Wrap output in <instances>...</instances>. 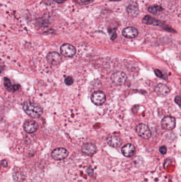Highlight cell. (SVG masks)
I'll list each match as a JSON object with an SVG mask.
<instances>
[{
  "instance_id": "6da1fadb",
  "label": "cell",
  "mask_w": 181,
  "mask_h": 182,
  "mask_svg": "<svg viewBox=\"0 0 181 182\" xmlns=\"http://www.w3.org/2000/svg\"><path fill=\"white\" fill-rule=\"evenodd\" d=\"M22 107L26 114L33 118L39 117L43 112L42 108L39 105L30 101L24 102Z\"/></svg>"
},
{
  "instance_id": "7a4b0ae2",
  "label": "cell",
  "mask_w": 181,
  "mask_h": 182,
  "mask_svg": "<svg viewBox=\"0 0 181 182\" xmlns=\"http://www.w3.org/2000/svg\"><path fill=\"white\" fill-rule=\"evenodd\" d=\"M142 23L144 24L149 25H153L155 26L161 27L165 30L173 32V29L171 28L170 27L167 25H166L165 22H162L160 20H157L154 18H152L150 15H146L143 19H142Z\"/></svg>"
},
{
  "instance_id": "3957f363",
  "label": "cell",
  "mask_w": 181,
  "mask_h": 182,
  "mask_svg": "<svg viewBox=\"0 0 181 182\" xmlns=\"http://www.w3.org/2000/svg\"><path fill=\"white\" fill-rule=\"evenodd\" d=\"M136 132L139 136L144 139H149L151 133L148 126L144 124H140L136 127Z\"/></svg>"
},
{
  "instance_id": "277c9868",
  "label": "cell",
  "mask_w": 181,
  "mask_h": 182,
  "mask_svg": "<svg viewBox=\"0 0 181 182\" xmlns=\"http://www.w3.org/2000/svg\"><path fill=\"white\" fill-rule=\"evenodd\" d=\"M127 79V75L121 71L114 72L111 76L112 81L117 85H122L125 83Z\"/></svg>"
},
{
  "instance_id": "5b68a950",
  "label": "cell",
  "mask_w": 181,
  "mask_h": 182,
  "mask_svg": "<svg viewBox=\"0 0 181 182\" xmlns=\"http://www.w3.org/2000/svg\"><path fill=\"white\" fill-rule=\"evenodd\" d=\"M69 152L68 151L62 147L57 148L53 151L51 157L55 160H62L68 157Z\"/></svg>"
},
{
  "instance_id": "8992f818",
  "label": "cell",
  "mask_w": 181,
  "mask_h": 182,
  "mask_svg": "<svg viewBox=\"0 0 181 182\" xmlns=\"http://www.w3.org/2000/svg\"><path fill=\"white\" fill-rule=\"evenodd\" d=\"M60 52L66 57H72L76 53V49L72 45L66 43L61 46Z\"/></svg>"
},
{
  "instance_id": "52a82bcc",
  "label": "cell",
  "mask_w": 181,
  "mask_h": 182,
  "mask_svg": "<svg viewBox=\"0 0 181 182\" xmlns=\"http://www.w3.org/2000/svg\"><path fill=\"white\" fill-rule=\"evenodd\" d=\"M91 100L92 102L95 105H102L106 101V96L102 92L97 91L92 95Z\"/></svg>"
},
{
  "instance_id": "ba28073f",
  "label": "cell",
  "mask_w": 181,
  "mask_h": 182,
  "mask_svg": "<svg viewBox=\"0 0 181 182\" xmlns=\"http://www.w3.org/2000/svg\"><path fill=\"white\" fill-rule=\"evenodd\" d=\"M176 125L175 119L172 117L167 116L163 119L161 123L162 127L165 130H172L174 128Z\"/></svg>"
},
{
  "instance_id": "9c48e42d",
  "label": "cell",
  "mask_w": 181,
  "mask_h": 182,
  "mask_svg": "<svg viewBox=\"0 0 181 182\" xmlns=\"http://www.w3.org/2000/svg\"><path fill=\"white\" fill-rule=\"evenodd\" d=\"M46 59L50 64L54 66L58 65L62 61L61 56L57 52L49 53L47 55Z\"/></svg>"
},
{
  "instance_id": "30bf717a",
  "label": "cell",
  "mask_w": 181,
  "mask_h": 182,
  "mask_svg": "<svg viewBox=\"0 0 181 182\" xmlns=\"http://www.w3.org/2000/svg\"><path fill=\"white\" fill-rule=\"evenodd\" d=\"M23 127L25 132L31 134L37 131L38 128V125L35 121H28L24 123Z\"/></svg>"
},
{
  "instance_id": "8fae6325",
  "label": "cell",
  "mask_w": 181,
  "mask_h": 182,
  "mask_svg": "<svg viewBox=\"0 0 181 182\" xmlns=\"http://www.w3.org/2000/svg\"><path fill=\"white\" fill-rule=\"evenodd\" d=\"M122 35L124 38H133L137 36L138 35V31L137 29L133 27H128L123 29L122 31Z\"/></svg>"
},
{
  "instance_id": "7c38bea8",
  "label": "cell",
  "mask_w": 181,
  "mask_h": 182,
  "mask_svg": "<svg viewBox=\"0 0 181 182\" xmlns=\"http://www.w3.org/2000/svg\"><path fill=\"white\" fill-rule=\"evenodd\" d=\"M121 151L125 157L130 158L135 154V147L133 144L129 143L123 147L121 149Z\"/></svg>"
},
{
  "instance_id": "4fadbf2b",
  "label": "cell",
  "mask_w": 181,
  "mask_h": 182,
  "mask_svg": "<svg viewBox=\"0 0 181 182\" xmlns=\"http://www.w3.org/2000/svg\"><path fill=\"white\" fill-rule=\"evenodd\" d=\"M81 151L86 155L92 156L97 151V147L94 144L87 143L82 146Z\"/></svg>"
},
{
  "instance_id": "5bb4252c",
  "label": "cell",
  "mask_w": 181,
  "mask_h": 182,
  "mask_svg": "<svg viewBox=\"0 0 181 182\" xmlns=\"http://www.w3.org/2000/svg\"><path fill=\"white\" fill-rule=\"evenodd\" d=\"M155 91L158 95L164 97L168 94L170 92V90L166 85L163 84H159L155 88Z\"/></svg>"
},
{
  "instance_id": "9a60e30c",
  "label": "cell",
  "mask_w": 181,
  "mask_h": 182,
  "mask_svg": "<svg viewBox=\"0 0 181 182\" xmlns=\"http://www.w3.org/2000/svg\"><path fill=\"white\" fill-rule=\"evenodd\" d=\"M107 142L111 147H118L122 145V141L118 136H111L107 138Z\"/></svg>"
},
{
  "instance_id": "2e32d148",
  "label": "cell",
  "mask_w": 181,
  "mask_h": 182,
  "mask_svg": "<svg viewBox=\"0 0 181 182\" xmlns=\"http://www.w3.org/2000/svg\"><path fill=\"white\" fill-rule=\"evenodd\" d=\"M4 83H5V86L7 90L11 91V92H15L16 91H18L20 89V86L18 84H15V85H12L11 84L10 80L7 77H5L4 78Z\"/></svg>"
},
{
  "instance_id": "e0dca14e",
  "label": "cell",
  "mask_w": 181,
  "mask_h": 182,
  "mask_svg": "<svg viewBox=\"0 0 181 182\" xmlns=\"http://www.w3.org/2000/svg\"><path fill=\"white\" fill-rule=\"evenodd\" d=\"M148 10L150 13L153 14L154 15H157L160 12H161L163 10V9L161 6H159L158 5H154L153 6L149 7Z\"/></svg>"
},
{
  "instance_id": "ac0fdd59",
  "label": "cell",
  "mask_w": 181,
  "mask_h": 182,
  "mask_svg": "<svg viewBox=\"0 0 181 182\" xmlns=\"http://www.w3.org/2000/svg\"><path fill=\"white\" fill-rule=\"evenodd\" d=\"M13 178L16 182H21L22 179H24V176L21 172H16L13 175Z\"/></svg>"
},
{
  "instance_id": "d6986e66",
  "label": "cell",
  "mask_w": 181,
  "mask_h": 182,
  "mask_svg": "<svg viewBox=\"0 0 181 182\" xmlns=\"http://www.w3.org/2000/svg\"><path fill=\"white\" fill-rule=\"evenodd\" d=\"M94 0H76V2L80 5H89L94 2Z\"/></svg>"
},
{
  "instance_id": "ffe728a7",
  "label": "cell",
  "mask_w": 181,
  "mask_h": 182,
  "mask_svg": "<svg viewBox=\"0 0 181 182\" xmlns=\"http://www.w3.org/2000/svg\"><path fill=\"white\" fill-rule=\"evenodd\" d=\"M65 83L67 85H72L73 83V79L72 78V77H70V76H68L66 77L65 80Z\"/></svg>"
},
{
  "instance_id": "44dd1931",
  "label": "cell",
  "mask_w": 181,
  "mask_h": 182,
  "mask_svg": "<svg viewBox=\"0 0 181 182\" xmlns=\"http://www.w3.org/2000/svg\"><path fill=\"white\" fill-rule=\"evenodd\" d=\"M154 72H155V74L157 76V77H159V78H163L164 79V75H163V74L162 73L161 71H160L158 69H155Z\"/></svg>"
},
{
  "instance_id": "7402d4cb",
  "label": "cell",
  "mask_w": 181,
  "mask_h": 182,
  "mask_svg": "<svg viewBox=\"0 0 181 182\" xmlns=\"http://www.w3.org/2000/svg\"><path fill=\"white\" fill-rule=\"evenodd\" d=\"M159 151L162 154H165L167 152V148L165 146H162L159 147Z\"/></svg>"
},
{
  "instance_id": "603a6c76",
  "label": "cell",
  "mask_w": 181,
  "mask_h": 182,
  "mask_svg": "<svg viewBox=\"0 0 181 182\" xmlns=\"http://www.w3.org/2000/svg\"><path fill=\"white\" fill-rule=\"evenodd\" d=\"M175 103L177 104L179 106H180L181 105V97L179 95V96H177L175 99Z\"/></svg>"
},
{
  "instance_id": "cb8c5ba5",
  "label": "cell",
  "mask_w": 181,
  "mask_h": 182,
  "mask_svg": "<svg viewBox=\"0 0 181 182\" xmlns=\"http://www.w3.org/2000/svg\"><path fill=\"white\" fill-rule=\"evenodd\" d=\"M171 160H167L165 161V164H164V167L165 168H167V167L168 166V165H170L171 164Z\"/></svg>"
},
{
  "instance_id": "d4e9b609",
  "label": "cell",
  "mask_w": 181,
  "mask_h": 182,
  "mask_svg": "<svg viewBox=\"0 0 181 182\" xmlns=\"http://www.w3.org/2000/svg\"><path fill=\"white\" fill-rule=\"evenodd\" d=\"M8 164L7 160H3L1 161V165L3 167H7L8 166Z\"/></svg>"
},
{
  "instance_id": "484cf974",
  "label": "cell",
  "mask_w": 181,
  "mask_h": 182,
  "mask_svg": "<svg viewBox=\"0 0 181 182\" xmlns=\"http://www.w3.org/2000/svg\"><path fill=\"white\" fill-rule=\"evenodd\" d=\"M66 1V0H54V2L57 3H62Z\"/></svg>"
},
{
  "instance_id": "4316f807",
  "label": "cell",
  "mask_w": 181,
  "mask_h": 182,
  "mask_svg": "<svg viewBox=\"0 0 181 182\" xmlns=\"http://www.w3.org/2000/svg\"><path fill=\"white\" fill-rule=\"evenodd\" d=\"M3 69H4V65H3V63H2L1 62H0V73L3 70Z\"/></svg>"
},
{
  "instance_id": "83f0119b",
  "label": "cell",
  "mask_w": 181,
  "mask_h": 182,
  "mask_svg": "<svg viewBox=\"0 0 181 182\" xmlns=\"http://www.w3.org/2000/svg\"><path fill=\"white\" fill-rule=\"evenodd\" d=\"M109 1H113V2H117V1H120L122 0H109Z\"/></svg>"
}]
</instances>
